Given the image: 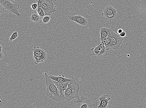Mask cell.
Wrapping results in <instances>:
<instances>
[{
    "mask_svg": "<svg viewBox=\"0 0 146 108\" xmlns=\"http://www.w3.org/2000/svg\"><path fill=\"white\" fill-rule=\"evenodd\" d=\"M45 76L46 87V95L49 99L56 102H59L62 100L60 91L54 81L47 73H45Z\"/></svg>",
    "mask_w": 146,
    "mask_h": 108,
    "instance_id": "6da1fadb",
    "label": "cell"
},
{
    "mask_svg": "<svg viewBox=\"0 0 146 108\" xmlns=\"http://www.w3.org/2000/svg\"><path fill=\"white\" fill-rule=\"evenodd\" d=\"M64 93L65 99L68 101L81 97L79 94V90L81 89L79 84L76 82L74 77H72Z\"/></svg>",
    "mask_w": 146,
    "mask_h": 108,
    "instance_id": "7a4b0ae2",
    "label": "cell"
},
{
    "mask_svg": "<svg viewBox=\"0 0 146 108\" xmlns=\"http://www.w3.org/2000/svg\"><path fill=\"white\" fill-rule=\"evenodd\" d=\"M74 102L78 108H96L100 104L98 99L95 97L89 98L84 96H81Z\"/></svg>",
    "mask_w": 146,
    "mask_h": 108,
    "instance_id": "3957f363",
    "label": "cell"
},
{
    "mask_svg": "<svg viewBox=\"0 0 146 108\" xmlns=\"http://www.w3.org/2000/svg\"><path fill=\"white\" fill-rule=\"evenodd\" d=\"M108 38L110 39V43L109 46L106 48L109 50H118L120 48L123 41V38L121 37L119 34L115 33L112 29H110Z\"/></svg>",
    "mask_w": 146,
    "mask_h": 108,
    "instance_id": "277c9868",
    "label": "cell"
},
{
    "mask_svg": "<svg viewBox=\"0 0 146 108\" xmlns=\"http://www.w3.org/2000/svg\"><path fill=\"white\" fill-rule=\"evenodd\" d=\"M0 5H2L4 9L15 14L17 18H22V15L18 11L20 7L19 5L13 3L11 0H0Z\"/></svg>",
    "mask_w": 146,
    "mask_h": 108,
    "instance_id": "5b68a950",
    "label": "cell"
},
{
    "mask_svg": "<svg viewBox=\"0 0 146 108\" xmlns=\"http://www.w3.org/2000/svg\"><path fill=\"white\" fill-rule=\"evenodd\" d=\"M117 11L112 6H107L103 11L102 15L107 20L112 21L117 18Z\"/></svg>",
    "mask_w": 146,
    "mask_h": 108,
    "instance_id": "8992f818",
    "label": "cell"
},
{
    "mask_svg": "<svg viewBox=\"0 0 146 108\" xmlns=\"http://www.w3.org/2000/svg\"><path fill=\"white\" fill-rule=\"evenodd\" d=\"M42 8L45 12L46 15L51 16L53 13L56 12V10L52 0H42Z\"/></svg>",
    "mask_w": 146,
    "mask_h": 108,
    "instance_id": "52a82bcc",
    "label": "cell"
},
{
    "mask_svg": "<svg viewBox=\"0 0 146 108\" xmlns=\"http://www.w3.org/2000/svg\"><path fill=\"white\" fill-rule=\"evenodd\" d=\"M68 17L71 21L82 26H85L88 24V19L80 15H76L74 13L71 15H69Z\"/></svg>",
    "mask_w": 146,
    "mask_h": 108,
    "instance_id": "ba28073f",
    "label": "cell"
},
{
    "mask_svg": "<svg viewBox=\"0 0 146 108\" xmlns=\"http://www.w3.org/2000/svg\"><path fill=\"white\" fill-rule=\"evenodd\" d=\"M28 15L30 20L32 22L36 24L42 23V18L39 16L37 11L33 10L29 13Z\"/></svg>",
    "mask_w": 146,
    "mask_h": 108,
    "instance_id": "9c48e42d",
    "label": "cell"
},
{
    "mask_svg": "<svg viewBox=\"0 0 146 108\" xmlns=\"http://www.w3.org/2000/svg\"><path fill=\"white\" fill-rule=\"evenodd\" d=\"M108 95L107 94L102 95L98 99L100 101V104L98 107V108H107L108 105L109 103V101L111 100V98L108 97Z\"/></svg>",
    "mask_w": 146,
    "mask_h": 108,
    "instance_id": "30bf717a",
    "label": "cell"
},
{
    "mask_svg": "<svg viewBox=\"0 0 146 108\" xmlns=\"http://www.w3.org/2000/svg\"><path fill=\"white\" fill-rule=\"evenodd\" d=\"M53 81L59 91H60L62 99L65 100L64 96L65 91L66 89V88H67L69 82L60 83H58L55 81Z\"/></svg>",
    "mask_w": 146,
    "mask_h": 108,
    "instance_id": "8fae6325",
    "label": "cell"
},
{
    "mask_svg": "<svg viewBox=\"0 0 146 108\" xmlns=\"http://www.w3.org/2000/svg\"><path fill=\"white\" fill-rule=\"evenodd\" d=\"M49 77L53 80L60 83L69 82L71 80V79L65 78L64 75L62 76L59 75L58 76H54L51 75L49 76Z\"/></svg>",
    "mask_w": 146,
    "mask_h": 108,
    "instance_id": "7c38bea8",
    "label": "cell"
},
{
    "mask_svg": "<svg viewBox=\"0 0 146 108\" xmlns=\"http://www.w3.org/2000/svg\"><path fill=\"white\" fill-rule=\"evenodd\" d=\"M34 52V55L38 57L42 56H47L48 54L44 49L40 48L39 47H35L33 49Z\"/></svg>",
    "mask_w": 146,
    "mask_h": 108,
    "instance_id": "4fadbf2b",
    "label": "cell"
},
{
    "mask_svg": "<svg viewBox=\"0 0 146 108\" xmlns=\"http://www.w3.org/2000/svg\"><path fill=\"white\" fill-rule=\"evenodd\" d=\"M104 44L103 42H101L100 44L94 48H92L91 49V51L92 52V53L90 55L91 56L92 55H95L98 57L99 53V51L103 47Z\"/></svg>",
    "mask_w": 146,
    "mask_h": 108,
    "instance_id": "5bb4252c",
    "label": "cell"
},
{
    "mask_svg": "<svg viewBox=\"0 0 146 108\" xmlns=\"http://www.w3.org/2000/svg\"><path fill=\"white\" fill-rule=\"evenodd\" d=\"M110 29L106 28H102L100 29V39L102 41L104 39L108 37Z\"/></svg>",
    "mask_w": 146,
    "mask_h": 108,
    "instance_id": "9a60e30c",
    "label": "cell"
},
{
    "mask_svg": "<svg viewBox=\"0 0 146 108\" xmlns=\"http://www.w3.org/2000/svg\"><path fill=\"white\" fill-rule=\"evenodd\" d=\"M108 50L107 49L104 45L99 51L98 57H102L107 55H108Z\"/></svg>",
    "mask_w": 146,
    "mask_h": 108,
    "instance_id": "2e32d148",
    "label": "cell"
},
{
    "mask_svg": "<svg viewBox=\"0 0 146 108\" xmlns=\"http://www.w3.org/2000/svg\"><path fill=\"white\" fill-rule=\"evenodd\" d=\"M34 63L35 64L37 65L41 63H44V61L41 57L34 55Z\"/></svg>",
    "mask_w": 146,
    "mask_h": 108,
    "instance_id": "e0dca14e",
    "label": "cell"
},
{
    "mask_svg": "<svg viewBox=\"0 0 146 108\" xmlns=\"http://www.w3.org/2000/svg\"><path fill=\"white\" fill-rule=\"evenodd\" d=\"M51 19L50 16L45 15L42 19V22L43 24H46L50 21Z\"/></svg>",
    "mask_w": 146,
    "mask_h": 108,
    "instance_id": "ac0fdd59",
    "label": "cell"
},
{
    "mask_svg": "<svg viewBox=\"0 0 146 108\" xmlns=\"http://www.w3.org/2000/svg\"><path fill=\"white\" fill-rule=\"evenodd\" d=\"M36 11L39 16L42 18L44 17L46 15L45 12L42 8H38Z\"/></svg>",
    "mask_w": 146,
    "mask_h": 108,
    "instance_id": "d6986e66",
    "label": "cell"
},
{
    "mask_svg": "<svg viewBox=\"0 0 146 108\" xmlns=\"http://www.w3.org/2000/svg\"><path fill=\"white\" fill-rule=\"evenodd\" d=\"M101 42H103L106 48H107L109 46L110 43V39L108 37L104 38L103 40Z\"/></svg>",
    "mask_w": 146,
    "mask_h": 108,
    "instance_id": "ffe728a7",
    "label": "cell"
},
{
    "mask_svg": "<svg viewBox=\"0 0 146 108\" xmlns=\"http://www.w3.org/2000/svg\"><path fill=\"white\" fill-rule=\"evenodd\" d=\"M18 36V34L17 31H15L12 34L11 37L9 38V40L12 41L15 40Z\"/></svg>",
    "mask_w": 146,
    "mask_h": 108,
    "instance_id": "44dd1931",
    "label": "cell"
},
{
    "mask_svg": "<svg viewBox=\"0 0 146 108\" xmlns=\"http://www.w3.org/2000/svg\"><path fill=\"white\" fill-rule=\"evenodd\" d=\"M31 7L33 10L35 11L36 9L37 8L38 5L36 4H34L32 5H31Z\"/></svg>",
    "mask_w": 146,
    "mask_h": 108,
    "instance_id": "7402d4cb",
    "label": "cell"
},
{
    "mask_svg": "<svg viewBox=\"0 0 146 108\" xmlns=\"http://www.w3.org/2000/svg\"><path fill=\"white\" fill-rule=\"evenodd\" d=\"M38 8H42L43 5L42 0H41L40 2L37 3Z\"/></svg>",
    "mask_w": 146,
    "mask_h": 108,
    "instance_id": "603a6c76",
    "label": "cell"
},
{
    "mask_svg": "<svg viewBox=\"0 0 146 108\" xmlns=\"http://www.w3.org/2000/svg\"><path fill=\"white\" fill-rule=\"evenodd\" d=\"M119 35H120L121 37L124 38L126 36V34L125 32L123 31Z\"/></svg>",
    "mask_w": 146,
    "mask_h": 108,
    "instance_id": "cb8c5ba5",
    "label": "cell"
},
{
    "mask_svg": "<svg viewBox=\"0 0 146 108\" xmlns=\"http://www.w3.org/2000/svg\"><path fill=\"white\" fill-rule=\"evenodd\" d=\"M0 54H1V55H0V59L1 60L3 58V57H4V53H3V52L2 51H0Z\"/></svg>",
    "mask_w": 146,
    "mask_h": 108,
    "instance_id": "d4e9b609",
    "label": "cell"
},
{
    "mask_svg": "<svg viewBox=\"0 0 146 108\" xmlns=\"http://www.w3.org/2000/svg\"><path fill=\"white\" fill-rule=\"evenodd\" d=\"M4 8H3L1 5H0V11H1V13L4 11Z\"/></svg>",
    "mask_w": 146,
    "mask_h": 108,
    "instance_id": "484cf974",
    "label": "cell"
},
{
    "mask_svg": "<svg viewBox=\"0 0 146 108\" xmlns=\"http://www.w3.org/2000/svg\"><path fill=\"white\" fill-rule=\"evenodd\" d=\"M123 31V30L121 28H120L118 29V33L119 34H120Z\"/></svg>",
    "mask_w": 146,
    "mask_h": 108,
    "instance_id": "4316f807",
    "label": "cell"
},
{
    "mask_svg": "<svg viewBox=\"0 0 146 108\" xmlns=\"http://www.w3.org/2000/svg\"><path fill=\"white\" fill-rule=\"evenodd\" d=\"M3 47L2 45H0V51H2V50Z\"/></svg>",
    "mask_w": 146,
    "mask_h": 108,
    "instance_id": "83f0119b",
    "label": "cell"
},
{
    "mask_svg": "<svg viewBox=\"0 0 146 108\" xmlns=\"http://www.w3.org/2000/svg\"><path fill=\"white\" fill-rule=\"evenodd\" d=\"M40 1H41V0H36V2H37V3L40 2Z\"/></svg>",
    "mask_w": 146,
    "mask_h": 108,
    "instance_id": "f1b7e54d",
    "label": "cell"
}]
</instances>
